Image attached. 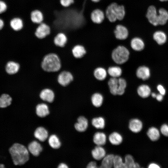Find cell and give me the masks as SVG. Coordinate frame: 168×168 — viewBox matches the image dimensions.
Returning a JSON list of instances; mask_svg holds the SVG:
<instances>
[{
	"mask_svg": "<svg viewBox=\"0 0 168 168\" xmlns=\"http://www.w3.org/2000/svg\"><path fill=\"white\" fill-rule=\"evenodd\" d=\"M9 152L13 163L16 165H23L29 159V151L21 144L14 143L9 148Z\"/></svg>",
	"mask_w": 168,
	"mask_h": 168,
	"instance_id": "6da1fadb",
	"label": "cell"
},
{
	"mask_svg": "<svg viewBox=\"0 0 168 168\" xmlns=\"http://www.w3.org/2000/svg\"><path fill=\"white\" fill-rule=\"evenodd\" d=\"M41 67L42 69L46 72H56L61 69V60L56 54L49 53L44 57L41 63Z\"/></svg>",
	"mask_w": 168,
	"mask_h": 168,
	"instance_id": "7a4b0ae2",
	"label": "cell"
},
{
	"mask_svg": "<svg viewBox=\"0 0 168 168\" xmlns=\"http://www.w3.org/2000/svg\"><path fill=\"white\" fill-rule=\"evenodd\" d=\"M108 85L110 92L114 95H122L125 91L127 86L126 80L122 78H111Z\"/></svg>",
	"mask_w": 168,
	"mask_h": 168,
	"instance_id": "3957f363",
	"label": "cell"
},
{
	"mask_svg": "<svg viewBox=\"0 0 168 168\" xmlns=\"http://www.w3.org/2000/svg\"><path fill=\"white\" fill-rule=\"evenodd\" d=\"M130 53L128 49L123 46H118L113 51L111 57L113 60L118 64H122L128 60Z\"/></svg>",
	"mask_w": 168,
	"mask_h": 168,
	"instance_id": "277c9868",
	"label": "cell"
},
{
	"mask_svg": "<svg viewBox=\"0 0 168 168\" xmlns=\"http://www.w3.org/2000/svg\"><path fill=\"white\" fill-rule=\"evenodd\" d=\"M145 16L151 24L154 26H158V9L155 5H151L148 7Z\"/></svg>",
	"mask_w": 168,
	"mask_h": 168,
	"instance_id": "5b68a950",
	"label": "cell"
},
{
	"mask_svg": "<svg viewBox=\"0 0 168 168\" xmlns=\"http://www.w3.org/2000/svg\"><path fill=\"white\" fill-rule=\"evenodd\" d=\"M118 4L116 2L110 3L106 8L105 16L110 22L113 23L117 20Z\"/></svg>",
	"mask_w": 168,
	"mask_h": 168,
	"instance_id": "8992f818",
	"label": "cell"
},
{
	"mask_svg": "<svg viewBox=\"0 0 168 168\" xmlns=\"http://www.w3.org/2000/svg\"><path fill=\"white\" fill-rule=\"evenodd\" d=\"M51 32L50 27L45 23L42 22L39 24L35 32L36 37L39 39H43L49 35Z\"/></svg>",
	"mask_w": 168,
	"mask_h": 168,
	"instance_id": "52a82bcc",
	"label": "cell"
},
{
	"mask_svg": "<svg viewBox=\"0 0 168 168\" xmlns=\"http://www.w3.org/2000/svg\"><path fill=\"white\" fill-rule=\"evenodd\" d=\"M73 79L72 74L69 72L63 71L61 72L57 77V81L61 86H66L68 85Z\"/></svg>",
	"mask_w": 168,
	"mask_h": 168,
	"instance_id": "ba28073f",
	"label": "cell"
},
{
	"mask_svg": "<svg viewBox=\"0 0 168 168\" xmlns=\"http://www.w3.org/2000/svg\"><path fill=\"white\" fill-rule=\"evenodd\" d=\"M152 37L154 41L159 45H162L165 44L167 40V35L164 30L158 29L153 33Z\"/></svg>",
	"mask_w": 168,
	"mask_h": 168,
	"instance_id": "9c48e42d",
	"label": "cell"
},
{
	"mask_svg": "<svg viewBox=\"0 0 168 168\" xmlns=\"http://www.w3.org/2000/svg\"><path fill=\"white\" fill-rule=\"evenodd\" d=\"M114 33L116 39L123 40L128 38L129 32L126 26L122 25L119 24L116 26L114 30Z\"/></svg>",
	"mask_w": 168,
	"mask_h": 168,
	"instance_id": "30bf717a",
	"label": "cell"
},
{
	"mask_svg": "<svg viewBox=\"0 0 168 168\" xmlns=\"http://www.w3.org/2000/svg\"><path fill=\"white\" fill-rule=\"evenodd\" d=\"M105 14L104 12L99 9H96L91 13L90 17L92 21L96 24L102 23L105 18Z\"/></svg>",
	"mask_w": 168,
	"mask_h": 168,
	"instance_id": "8fae6325",
	"label": "cell"
},
{
	"mask_svg": "<svg viewBox=\"0 0 168 168\" xmlns=\"http://www.w3.org/2000/svg\"><path fill=\"white\" fill-rule=\"evenodd\" d=\"M20 67V65L18 63L13 61H9L6 64L5 70L8 74L14 75L19 72Z\"/></svg>",
	"mask_w": 168,
	"mask_h": 168,
	"instance_id": "7c38bea8",
	"label": "cell"
},
{
	"mask_svg": "<svg viewBox=\"0 0 168 168\" xmlns=\"http://www.w3.org/2000/svg\"><path fill=\"white\" fill-rule=\"evenodd\" d=\"M39 96L41 100L49 103L52 102L55 97V94L53 91L48 88L41 90Z\"/></svg>",
	"mask_w": 168,
	"mask_h": 168,
	"instance_id": "4fadbf2b",
	"label": "cell"
},
{
	"mask_svg": "<svg viewBox=\"0 0 168 168\" xmlns=\"http://www.w3.org/2000/svg\"><path fill=\"white\" fill-rule=\"evenodd\" d=\"M67 42V37L66 35L63 32L58 33L54 39V43L55 45L60 48L64 47Z\"/></svg>",
	"mask_w": 168,
	"mask_h": 168,
	"instance_id": "5bb4252c",
	"label": "cell"
},
{
	"mask_svg": "<svg viewBox=\"0 0 168 168\" xmlns=\"http://www.w3.org/2000/svg\"><path fill=\"white\" fill-rule=\"evenodd\" d=\"M158 26H163L168 21V11L165 8L161 7L158 9Z\"/></svg>",
	"mask_w": 168,
	"mask_h": 168,
	"instance_id": "9a60e30c",
	"label": "cell"
},
{
	"mask_svg": "<svg viewBox=\"0 0 168 168\" xmlns=\"http://www.w3.org/2000/svg\"><path fill=\"white\" fill-rule=\"evenodd\" d=\"M88 125V121L86 118L83 116L79 117L77 119V122L74 125L76 130L79 132H83L86 130Z\"/></svg>",
	"mask_w": 168,
	"mask_h": 168,
	"instance_id": "2e32d148",
	"label": "cell"
},
{
	"mask_svg": "<svg viewBox=\"0 0 168 168\" xmlns=\"http://www.w3.org/2000/svg\"><path fill=\"white\" fill-rule=\"evenodd\" d=\"M130 45L132 48L134 50L141 51L144 49L145 44L142 38L138 37H135L131 40Z\"/></svg>",
	"mask_w": 168,
	"mask_h": 168,
	"instance_id": "e0dca14e",
	"label": "cell"
},
{
	"mask_svg": "<svg viewBox=\"0 0 168 168\" xmlns=\"http://www.w3.org/2000/svg\"><path fill=\"white\" fill-rule=\"evenodd\" d=\"M10 26L12 30L15 31H18L23 28L24 23L21 18L18 17H14L10 21Z\"/></svg>",
	"mask_w": 168,
	"mask_h": 168,
	"instance_id": "ac0fdd59",
	"label": "cell"
},
{
	"mask_svg": "<svg viewBox=\"0 0 168 168\" xmlns=\"http://www.w3.org/2000/svg\"><path fill=\"white\" fill-rule=\"evenodd\" d=\"M27 149L30 152L35 156H38L42 150V147L40 144L35 141L30 143Z\"/></svg>",
	"mask_w": 168,
	"mask_h": 168,
	"instance_id": "d6986e66",
	"label": "cell"
},
{
	"mask_svg": "<svg viewBox=\"0 0 168 168\" xmlns=\"http://www.w3.org/2000/svg\"><path fill=\"white\" fill-rule=\"evenodd\" d=\"M137 77L142 80L148 79L150 76L149 68L146 66H141L138 68L136 72Z\"/></svg>",
	"mask_w": 168,
	"mask_h": 168,
	"instance_id": "ffe728a7",
	"label": "cell"
},
{
	"mask_svg": "<svg viewBox=\"0 0 168 168\" xmlns=\"http://www.w3.org/2000/svg\"><path fill=\"white\" fill-rule=\"evenodd\" d=\"M142 122L138 119H132L129 123L128 127L129 129L134 133L140 132L142 129Z\"/></svg>",
	"mask_w": 168,
	"mask_h": 168,
	"instance_id": "44dd1931",
	"label": "cell"
},
{
	"mask_svg": "<svg viewBox=\"0 0 168 168\" xmlns=\"http://www.w3.org/2000/svg\"><path fill=\"white\" fill-rule=\"evenodd\" d=\"M93 157L96 160H100L106 155V151L102 146H97L91 151Z\"/></svg>",
	"mask_w": 168,
	"mask_h": 168,
	"instance_id": "7402d4cb",
	"label": "cell"
},
{
	"mask_svg": "<svg viewBox=\"0 0 168 168\" xmlns=\"http://www.w3.org/2000/svg\"><path fill=\"white\" fill-rule=\"evenodd\" d=\"M35 137L41 142L44 141L48 138V133L45 128L42 127L37 128L34 133Z\"/></svg>",
	"mask_w": 168,
	"mask_h": 168,
	"instance_id": "603a6c76",
	"label": "cell"
},
{
	"mask_svg": "<svg viewBox=\"0 0 168 168\" xmlns=\"http://www.w3.org/2000/svg\"><path fill=\"white\" fill-rule=\"evenodd\" d=\"M36 113L40 117H44L49 113V108L47 105L42 103L38 104L36 107Z\"/></svg>",
	"mask_w": 168,
	"mask_h": 168,
	"instance_id": "cb8c5ba5",
	"label": "cell"
},
{
	"mask_svg": "<svg viewBox=\"0 0 168 168\" xmlns=\"http://www.w3.org/2000/svg\"><path fill=\"white\" fill-rule=\"evenodd\" d=\"M72 53L76 58H80L82 57L86 54V51L82 45L77 44L74 45L72 50Z\"/></svg>",
	"mask_w": 168,
	"mask_h": 168,
	"instance_id": "d4e9b609",
	"label": "cell"
},
{
	"mask_svg": "<svg viewBox=\"0 0 168 168\" xmlns=\"http://www.w3.org/2000/svg\"><path fill=\"white\" fill-rule=\"evenodd\" d=\"M93 141L97 146H102L104 145L106 142V135L103 132H97L94 134L93 136Z\"/></svg>",
	"mask_w": 168,
	"mask_h": 168,
	"instance_id": "484cf974",
	"label": "cell"
},
{
	"mask_svg": "<svg viewBox=\"0 0 168 168\" xmlns=\"http://www.w3.org/2000/svg\"><path fill=\"white\" fill-rule=\"evenodd\" d=\"M114 155L109 154L103 158L100 167L104 168H111L113 166Z\"/></svg>",
	"mask_w": 168,
	"mask_h": 168,
	"instance_id": "4316f807",
	"label": "cell"
},
{
	"mask_svg": "<svg viewBox=\"0 0 168 168\" xmlns=\"http://www.w3.org/2000/svg\"><path fill=\"white\" fill-rule=\"evenodd\" d=\"M30 18L34 23L40 24L43 22L44 16L42 12L39 10H35L31 13Z\"/></svg>",
	"mask_w": 168,
	"mask_h": 168,
	"instance_id": "83f0119b",
	"label": "cell"
},
{
	"mask_svg": "<svg viewBox=\"0 0 168 168\" xmlns=\"http://www.w3.org/2000/svg\"><path fill=\"white\" fill-rule=\"evenodd\" d=\"M137 92L140 96L142 98H146L151 94V90L148 85L142 84L138 87Z\"/></svg>",
	"mask_w": 168,
	"mask_h": 168,
	"instance_id": "f1b7e54d",
	"label": "cell"
},
{
	"mask_svg": "<svg viewBox=\"0 0 168 168\" xmlns=\"http://www.w3.org/2000/svg\"><path fill=\"white\" fill-rule=\"evenodd\" d=\"M123 137L119 133L114 132L111 133L109 136V140L113 145H117L120 144L123 141Z\"/></svg>",
	"mask_w": 168,
	"mask_h": 168,
	"instance_id": "f546056e",
	"label": "cell"
},
{
	"mask_svg": "<svg viewBox=\"0 0 168 168\" xmlns=\"http://www.w3.org/2000/svg\"><path fill=\"white\" fill-rule=\"evenodd\" d=\"M12 98L8 94L3 93L0 96V108H5L10 105Z\"/></svg>",
	"mask_w": 168,
	"mask_h": 168,
	"instance_id": "4dcf8cb0",
	"label": "cell"
},
{
	"mask_svg": "<svg viewBox=\"0 0 168 168\" xmlns=\"http://www.w3.org/2000/svg\"><path fill=\"white\" fill-rule=\"evenodd\" d=\"M93 73L95 78L99 81L104 80L107 75V72L106 70L101 67L96 68L94 71Z\"/></svg>",
	"mask_w": 168,
	"mask_h": 168,
	"instance_id": "1f68e13d",
	"label": "cell"
},
{
	"mask_svg": "<svg viewBox=\"0 0 168 168\" xmlns=\"http://www.w3.org/2000/svg\"><path fill=\"white\" fill-rule=\"evenodd\" d=\"M124 163L126 168H138L140 167L138 163L135 162L133 157L130 155L128 154L125 156Z\"/></svg>",
	"mask_w": 168,
	"mask_h": 168,
	"instance_id": "d6a6232c",
	"label": "cell"
},
{
	"mask_svg": "<svg viewBox=\"0 0 168 168\" xmlns=\"http://www.w3.org/2000/svg\"><path fill=\"white\" fill-rule=\"evenodd\" d=\"M91 100L92 105L96 107H99L103 103V97L101 94L96 93L92 96Z\"/></svg>",
	"mask_w": 168,
	"mask_h": 168,
	"instance_id": "836d02e7",
	"label": "cell"
},
{
	"mask_svg": "<svg viewBox=\"0 0 168 168\" xmlns=\"http://www.w3.org/2000/svg\"><path fill=\"white\" fill-rule=\"evenodd\" d=\"M147 134L150 139L153 141L157 140L160 137L159 130L154 127L150 128L147 131Z\"/></svg>",
	"mask_w": 168,
	"mask_h": 168,
	"instance_id": "e575fe53",
	"label": "cell"
},
{
	"mask_svg": "<svg viewBox=\"0 0 168 168\" xmlns=\"http://www.w3.org/2000/svg\"><path fill=\"white\" fill-rule=\"evenodd\" d=\"M48 142L50 146L54 149H58L61 146V143L59 138L54 134L50 136L49 138Z\"/></svg>",
	"mask_w": 168,
	"mask_h": 168,
	"instance_id": "d590c367",
	"label": "cell"
},
{
	"mask_svg": "<svg viewBox=\"0 0 168 168\" xmlns=\"http://www.w3.org/2000/svg\"><path fill=\"white\" fill-rule=\"evenodd\" d=\"M108 73L111 77L119 78L122 74V70L118 66H111L108 69Z\"/></svg>",
	"mask_w": 168,
	"mask_h": 168,
	"instance_id": "8d00e7d4",
	"label": "cell"
},
{
	"mask_svg": "<svg viewBox=\"0 0 168 168\" xmlns=\"http://www.w3.org/2000/svg\"><path fill=\"white\" fill-rule=\"evenodd\" d=\"M92 125L97 129H103L105 126V121L104 119L99 117L93 118L91 121Z\"/></svg>",
	"mask_w": 168,
	"mask_h": 168,
	"instance_id": "74e56055",
	"label": "cell"
},
{
	"mask_svg": "<svg viewBox=\"0 0 168 168\" xmlns=\"http://www.w3.org/2000/svg\"><path fill=\"white\" fill-rule=\"evenodd\" d=\"M113 167L115 168H126L124 163L119 156H114Z\"/></svg>",
	"mask_w": 168,
	"mask_h": 168,
	"instance_id": "f35d334b",
	"label": "cell"
},
{
	"mask_svg": "<svg viewBox=\"0 0 168 168\" xmlns=\"http://www.w3.org/2000/svg\"><path fill=\"white\" fill-rule=\"evenodd\" d=\"M7 8V6L6 3L3 1L0 0V14L5 12Z\"/></svg>",
	"mask_w": 168,
	"mask_h": 168,
	"instance_id": "ab89813d",
	"label": "cell"
},
{
	"mask_svg": "<svg viewBox=\"0 0 168 168\" xmlns=\"http://www.w3.org/2000/svg\"><path fill=\"white\" fill-rule=\"evenodd\" d=\"M161 133L164 136L168 137V125L165 124H163L160 128Z\"/></svg>",
	"mask_w": 168,
	"mask_h": 168,
	"instance_id": "60d3db41",
	"label": "cell"
},
{
	"mask_svg": "<svg viewBox=\"0 0 168 168\" xmlns=\"http://www.w3.org/2000/svg\"><path fill=\"white\" fill-rule=\"evenodd\" d=\"M74 2V0H60L61 5L64 7H68Z\"/></svg>",
	"mask_w": 168,
	"mask_h": 168,
	"instance_id": "b9f144b4",
	"label": "cell"
},
{
	"mask_svg": "<svg viewBox=\"0 0 168 168\" xmlns=\"http://www.w3.org/2000/svg\"><path fill=\"white\" fill-rule=\"evenodd\" d=\"M157 89L160 94L164 96L166 93V90L164 86L161 85H159L157 86Z\"/></svg>",
	"mask_w": 168,
	"mask_h": 168,
	"instance_id": "7bdbcfd3",
	"label": "cell"
},
{
	"mask_svg": "<svg viewBox=\"0 0 168 168\" xmlns=\"http://www.w3.org/2000/svg\"><path fill=\"white\" fill-rule=\"evenodd\" d=\"M86 167L88 168H97V167L96 162L91 161L88 163Z\"/></svg>",
	"mask_w": 168,
	"mask_h": 168,
	"instance_id": "ee69618b",
	"label": "cell"
},
{
	"mask_svg": "<svg viewBox=\"0 0 168 168\" xmlns=\"http://www.w3.org/2000/svg\"><path fill=\"white\" fill-rule=\"evenodd\" d=\"M148 167L149 168H159L160 167L156 164L152 163L149 165Z\"/></svg>",
	"mask_w": 168,
	"mask_h": 168,
	"instance_id": "f6af8a7d",
	"label": "cell"
},
{
	"mask_svg": "<svg viewBox=\"0 0 168 168\" xmlns=\"http://www.w3.org/2000/svg\"><path fill=\"white\" fill-rule=\"evenodd\" d=\"M163 95L160 94H156V100L159 101H161L163 99Z\"/></svg>",
	"mask_w": 168,
	"mask_h": 168,
	"instance_id": "bcb514c9",
	"label": "cell"
},
{
	"mask_svg": "<svg viewBox=\"0 0 168 168\" xmlns=\"http://www.w3.org/2000/svg\"><path fill=\"white\" fill-rule=\"evenodd\" d=\"M58 167V168H67L68 166L65 163H61L59 165Z\"/></svg>",
	"mask_w": 168,
	"mask_h": 168,
	"instance_id": "7dc6e473",
	"label": "cell"
},
{
	"mask_svg": "<svg viewBox=\"0 0 168 168\" xmlns=\"http://www.w3.org/2000/svg\"><path fill=\"white\" fill-rule=\"evenodd\" d=\"M4 23L3 20L0 18V30H1L4 26Z\"/></svg>",
	"mask_w": 168,
	"mask_h": 168,
	"instance_id": "c3c4849f",
	"label": "cell"
},
{
	"mask_svg": "<svg viewBox=\"0 0 168 168\" xmlns=\"http://www.w3.org/2000/svg\"><path fill=\"white\" fill-rule=\"evenodd\" d=\"M156 94L155 93H152L151 94L152 97L154 98H155L156 96Z\"/></svg>",
	"mask_w": 168,
	"mask_h": 168,
	"instance_id": "681fc988",
	"label": "cell"
},
{
	"mask_svg": "<svg viewBox=\"0 0 168 168\" xmlns=\"http://www.w3.org/2000/svg\"><path fill=\"white\" fill-rule=\"evenodd\" d=\"M5 167V165L3 164L0 163V168H4Z\"/></svg>",
	"mask_w": 168,
	"mask_h": 168,
	"instance_id": "f907efd6",
	"label": "cell"
},
{
	"mask_svg": "<svg viewBox=\"0 0 168 168\" xmlns=\"http://www.w3.org/2000/svg\"><path fill=\"white\" fill-rule=\"evenodd\" d=\"M158 0L160 2H166L168 1V0Z\"/></svg>",
	"mask_w": 168,
	"mask_h": 168,
	"instance_id": "816d5d0a",
	"label": "cell"
},
{
	"mask_svg": "<svg viewBox=\"0 0 168 168\" xmlns=\"http://www.w3.org/2000/svg\"><path fill=\"white\" fill-rule=\"evenodd\" d=\"M92 2H99L100 0H91Z\"/></svg>",
	"mask_w": 168,
	"mask_h": 168,
	"instance_id": "f5cc1de1",
	"label": "cell"
},
{
	"mask_svg": "<svg viewBox=\"0 0 168 168\" xmlns=\"http://www.w3.org/2000/svg\"><path fill=\"white\" fill-rule=\"evenodd\" d=\"M43 3H44V2H43ZM43 4H42V5H43ZM41 7H42V6H41ZM40 9H41V8H40Z\"/></svg>",
	"mask_w": 168,
	"mask_h": 168,
	"instance_id": "db71d44e",
	"label": "cell"
}]
</instances>
